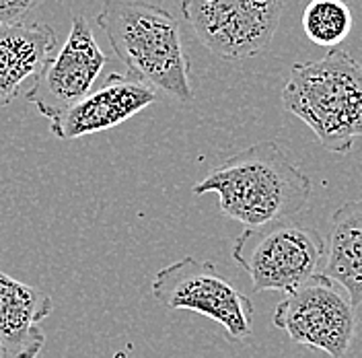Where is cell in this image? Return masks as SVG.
Masks as SVG:
<instances>
[{"instance_id": "cell-12", "label": "cell", "mask_w": 362, "mask_h": 358, "mask_svg": "<svg viewBox=\"0 0 362 358\" xmlns=\"http://www.w3.org/2000/svg\"><path fill=\"white\" fill-rule=\"evenodd\" d=\"M341 287L352 307L362 305V200L341 204L332 214L329 249L319 272Z\"/></svg>"}, {"instance_id": "cell-1", "label": "cell", "mask_w": 362, "mask_h": 358, "mask_svg": "<svg viewBox=\"0 0 362 358\" xmlns=\"http://www.w3.org/2000/svg\"><path fill=\"white\" fill-rule=\"evenodd\" d=\"M192 192L216 194L228 219L245 226H264L291 221L307 210L313 181L276 140H262L223 161Z\"/></svg>"}, {"instance_id": "cell-4", "label": "cell", "mask_w": 362, "mask_h": 358, "mask_svg": "<svg viewBox=\"0 0 362 358\" xmlns=\"http://www.w3.org/2000/svg\"><path fill=\"white\" fill-rule=\"evenodd\" d=\"M325 253L319 231L293 221L247 226L233 243V260L247 272L253 292L296 291L319 274Z\"/></svg>"}, {"instance_id": "cell-6", "label": "cell", "mask_w": 362, "mask_h": 358, "mask_svg": "<svg viewBox=\"0 0 362 358\" xmlns=\"http://www.w3.org/2000/svg\"><path fill=\"white\" fill-rule=\"evenodd\" d=\"M181 11L206 50L235 62L270 47L284 0H183Z\"/></svg>"}, {"instance_id": "cell-7", "label": "cell", "mask_w": 362, "mask_h": 358, "mask_svg": "<svg viewBox=\"0 0 362 358\" xmlns=\"http://www.w3.org/2000/svg\"><path fill=\"white\" fill-rule=\"evenodd\" d=\"M272 321L294 344L344 358L356 332V309L336 282L317 274L313 280L284 294Z\"/></svg>"}, {"instance_id": "cell-5", "label": "cell", "mask_w": 362, "mask_h": 358, "mask_svg": "<svg viewBox=\"0 0 362 358\" xmlns=\"http://www.w3.org/2000/svg\"><path fill=\"white\" fill-rule=\"evenodd\" d=\"M151 292L167 309L194 311L221 323L233 342H245L253 334L251 299L237 291L212 262L185 255L158 270Z\"/></svg>"}, {"instance_id": "cell-8", "label": "cell", "mask_w": 362, "mask_h": 358, "mask_svg": "<svg viewBox=\"0 0 362 358\" xmlns=\"http://www.w3.org/2000/svg\"><path fill=\"white\" fill-rule=\"evenodd\" d=\"M103 67L105 54L89 21L83 15H74L66 42L45 62L25 99L52 124L95 89Z\"/></svg>"}, {"instance_id": "cell-16", "label": "cell", "mask_w": 362, "mask_h": 358, "mask_svg": "<svg viewBox=\"0 0 362 358\" xmlns=\"http://www.w3.org/2000/svg\"><path fill=\"white\" fill-rule=\"evenodd\" d=\"M115 358H124V354H117V357H115Z\"/></svg>"}, {"instance_id": "cell-9", "label": "cell", "mask_w": 362, "mask_h": 358, "mask_svg": "<svg viewBox=\"0 0 362 358\" xmlns=\"http://www.w3.org/2000/svg\"><path fill=\"white\" fill-rule=\"evenodd\" d=\"M157 101V91L132 74L112 72L97 89H93L62 117L49 124L52 134L60 140L105 132L134 117Z\"/></svg>"}, {"instance_id": "cell-10", "label": "cell", "mask_w": 362, "mask_h": 358, "mask_svg": "<svg viewBox=\"0 0 362 358\" xmlns=\"http://www.w3.org/2000/svg\"><path fill=\"white\" fill-rule=\"evenodd\" d=\"M56 47V31L45 23L0 25V108L31 89Z\"/></svg>"}, {"instance_id": "cell-2", "label": "cell", "mask_w": 362, "mask_h": 358, "mask_svg": "<svg viewBox=\"0 0 362 358\" xmlns=\"http://www.w3.org/2000/svg\"><path fill=\"white\" fill-rule=\"evenodd\" d=\"M97 25L132 76L183 103L194 99L180 21L167 8L144 0H105Z\"/></svg>"}, {"instance_id": "cell-13", "label": "cell", "mask_w": 362, "mask_h": 358, "mask_svg": "<svg viewBox=\"0 0 362 358\" xmlns=\"http://www.w3.org/2000/svg\"><path fill=\"white\" fill-rule=\"evenodd\" d=\"M303 31L315 45L334 50L352 31V13L344 0H311L300 17Z\"/></svg>"}, {"instance_id": "cell-3", "label": "cell", "mask_w": 362, "mask_h": 358, "mask_svg": "<svg viewBox=\"0 0 362 358\" xmlns=\"http://www.w3.org/2000/svg\"><path fill=\"white\" fill-rule=\"evenodd\" d=\"M282 105L311 128L325 151L350 153L362 138V62L334 47L319 60L294 64Z\"/></svg>"}, {"instance_id": "cell-11", "label": "cell", "mask_w": 362, "mask_h": 358, "mask_svg": "<svg viewBox=\"0 0 362 358\" xmlns=\"http://www.w3.org/2000/svg\"><path fill=\"white\" fill-rule=\"evenodd\" d=\"M54 311L52 296L0 270V344L8 358H37L45 344L40 323Z\"/></svg>"}, {"instance_id": "cell-15", "label": "cell", "mask_w": 362, "mask_h": 358, "mask_svg": "<svg viewBox=\"0 0 362 358\" xmlns=\"http://www.w3.org/2000/svg\"><path fill=\"white\" fill-rule=\"evenodd\" d=\"M6 357V352H4V348H2V344H0V358Z\"/></svg>"}, {"instance_id": "cell-14", "label": "cell", "mask_w": 362, "mask_h": 358, "mask_svg": "<svg viewBox=\"0 0 362 358\" xmlns=\"http://www.w3.org/2000/svg\"><path fill=\"white\" fill-rule=\"evenodd\" d=\"M40 0H0V25L21 23Z\"/></svg>"}]
</instances>
